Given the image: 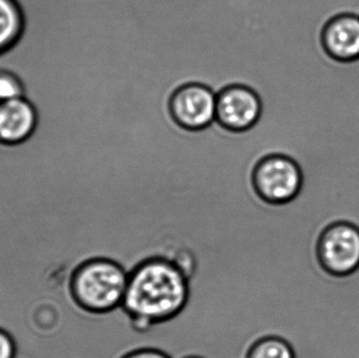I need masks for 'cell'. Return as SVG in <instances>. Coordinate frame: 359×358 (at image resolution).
Here are the masks:
<instances>
[{"label": "cell", "mask_w": 359, "mask_h": 358, "mask_svg": "<svg viewBox=\"0 0 359 358\" xmlns=\"http://www.w3.org/2000/svg\"><path fill=\"white\" fill-rule=\"evenodd\" d=\"M190 294L187 269L176 259L154 254L128 270L120 310L135 331L145 333L181 315L189 304Z\"/></svg>", "instance_id": "1"}, {"label": "cell", "mask_w": 359, "mask_h": 358, "mask_svg": "<svg viewBox=\"0 0 359 358\" xmlns=\"http://www.w3.org/2000/svg\"><path fill=\"white\" fill-rule=\"evenodd\" d=\"M128 270L118 261L95 256L80 263L69 280V294L78 308L94 315L121 309Z\"/></svg>", "instance_id": "2"}, {"label": "cell", "mask_w": 359, "mask_h": 358, "mask_svg": "<svg viewBox=\"0 0 359 358\" xmlns=\"http://www.w3.org/2000/svg\"><path fill=\"white\" fill-rule=\"evenodd\" d=\"M314 252L327 275L346 277L355 273L359 269L358 218L329 221L316 237Z\"/></svg>", "instance_id": "3"}, {"label": "cell", "mask_w": 359, "mask_h": 358, "mask_svg": "<svg viewBox=\"0 0 359 358\" xmlns=\"http://www.w3.org/2000/svg\"><path fill=\"white\" fill-rule=\"evenodd\" d=\"M305 176L297 160L284 153L262 159L253 172L257 195L269 205L282 206L294 201L304 188Z\"/></svg>", "instance_id": "4"}, {"label": "cell", "mask_w": 359, "mask_h": 358, "mask_svg": "<svg viewBox=\"0 0 359 358\" xmlns=\"http://www.w3.org/2000/svg\"><path fill=\"white\" fill-rule=\"evenodd\" d=\"M170 109L181 128L191 132L205 130L215 121L217 92L205 84H185L172 94Z\"/></svg>", "instance_id": "5"}, {"label": "cell", "mask_w": 359, "mask_h": 358, "mask_svg": "<svg viewBox=\"0 0 359 358\" xmlns=\"http://www.w3.org/2000/svg\"><path fill=\"white\" fill-rule=\"evenodd\" d=\"M262 109L261 98L255 90L233 84L217 94L215 121L231 132H246L259 121Z\"/></svg>", "instance_id": "6"}, {"label": "cell", "mask_w": 359, "mask_h": 358, "mask_svg": "<svg viewBox=\"0 0 359 358\" xmlns=\"http://www.w3.org/2000/svg\"><path fill=\"white\" fill-rule=\"evenodd\" d=\"M318 40L322 52L333 62H358L359 15L350 12L333 15L320 27Z\"/></svg>", "instance_id": "7"}, {"label": "cell", "mask_w": 359, "mask_h": 358, "mask_svg": "<svg viewBox=\"0 0 359 358\" xmlns=\"http://www.w3.org/2000/svg\"><path fill=\"white\" fill-rule=\"evenodd\" d=\"M37 124L35 107L25 98L0 102V142L17 144L29 138Z\"/></svg>", "instance_id": "8"}, {"label": "cell", "mask_w": 359, "mask_h": 358, "mask_svg": "<svg viewBox=\"0 0 359 358\" xmlns=\"http://www.w3.org/2000/svg\"><path fill=\"white\" fill-rule=\"evenodd\" d=\"M244 358H297V353L288 338L280 334H266L249 345Z\"/></svg>", "instance_id": "9"}, {"label": "cell", "mask_w": 359, "mask_h": 358, "mask_svg": "<svg viewBox=\"0 0 359 358\" xmlns=\"http://www.w3.org/2000/svg\"><path fill=\"white\" fill-rule=\"evenodd\" d=\"M22 29V11L17 0H0V53L15 44Z\"/></svg>", "instance_id": "10"}, {"label": "cell", "mask_w": 359, "mask_h": 358, "mask_svg": "<svg viewBox=\"0 0 359 358\" xmlns=\"http://www.w3.org/2000/svg\"><path fill=\"white\" fill-rule=\"evenodd\" d=\"M25 97V88L16 75L10 71H0V102Z\"/></svg>", "instance_id": "11"}, {"label": "cell", "mask_w": 359, "mask_h": 358, "mask_svg": "<svg viewBox=\"0 0 359 358\" xmlns=\"http://www.w3.org/2000/svg\"><path fill=\"white\" fill-rule=\"evenodd\" d=\"M118 358H172L165 351L155 347H140L123 353Z\"/></svg>", "instance_id": "12"}, {"label": "cell", "mask_w": 359, "mask_h": 358, "mask_svg": "<svg viewBox=\"0 0 359 358\" xmlns=\"http://www.w3.org/2000/svg\"><path fill=\"white\" fill-rule=\"evenodd\" d=\"M16 344L8 332L0 328V358H15Z\"/></svg>", "instance_id": "13"}, {"label": "cell", "mask_w": 359, "mask_h": 358, "mask_svg": "<svg viewBox=\"0 0 359 358\" xmlns=\"http://www.w3.org/2000/svg\"><path fill=\"white\" fill-rule=\"evenodd\" d=\"M183 358H206L204 357H201V355H187V357H183Z\"/></svg>", "instance_id": "14"}]
</instances>
